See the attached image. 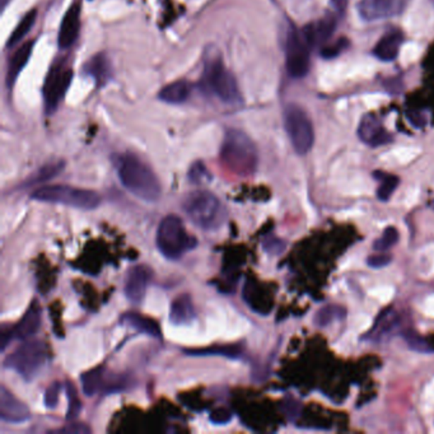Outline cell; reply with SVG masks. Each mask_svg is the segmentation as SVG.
<instances>
[{
  "label": "cell",
  "instance_id": "1",
  "mask_svg": "<svg viewBox=\"0 0 434 434\" xmlns=\"http://www.w3.org/2000/svg\"><path fill=\"white\" fill-rule=\"evenodd\" d=\"M116 172L122 185L135 198L154 203L162 195V186L153 170L133 153H124L115 158Z\"/></svg>",
  "mask_w": 434,
  "mask_h": 434
},
{
  "label": "cell",
  "instance_id": "2",
  "mask_svg": "<svg viewBox=\"0 0 434 434\" xmlns=\"http://www.w3.org/2000/svg\"><path fill=\"white\" fill-rule=\"evenodd\" d=\"M221 160L227 170L237 176L247 177L254 175L259 163L255 143L241 130L230 129L224 135Z\"/></svg>",
  "mask_w": 434,
  "mask_h": 434
},
{
  "label": "cell",
  "instance_id": "3",
  "mask_svg": "<svg viewBox=\"0 0 434 434\" xmlns=\"http://www.w3.org/2000/svg\"><path fill=\"white\" fill-rule=\"evenodd\" d=\"M182 209L192 223L203 230H218L227 219L222 201L206 190L189 192L182 199Z\"/></svg>",
  "mask_w": 434,
  "mask_h": 434
},
{
  "label": "cell",
  "instance_id": "4",
  "mask_svg": "<svg viewBox=\"0 0 434 434\" xmlns=\"http://www.w3.org/2000/svg\"><path fill=\"white\" fill-rule=\"evenodd\" d=\"M156 243L160 254L168 260H179L198 245L197 238L186 232L182 219L175 214H170L160 221Z\"/></svg>",
  "mask_w": 434,
  "mask_h": 434
},
{
  "label": "cell",
  "instance_id": "5",
  "mask_svg": "<svg viewBox=\"0 0 434 434\" xmlns=\"http://www.w3.org/2000/svg\"><path fill=\"white\" fill-rule=\"evenodd\" d=\"M46 362L47 348L45 343L37 339H28L6 358L3 365L4 368L13 370L25 381L30 382L42 372Z\"/></svg>",
  "mask_w": 434,
  "mask_h": 434
},
{
  "label": "cell",
  "instance_id": "6",
  "mask_svg": "<svg viewBox=\"0 0 434 434\" xmlns=\"http://www.w3.org/2000/svg\"><path fill=\"white\" fill-rule=\"evenodd\" d=\"M31 198L41 203L66 205L82 211H93L101 204L98 192L69 185L42 186L31 194Z\"/></svg>",
  "mask_w": 434,
  "mask_h": 434
},
{
  "label": "cell",
  "instance_id": "7",
  "mask_svg": "<svg viewBox=\"0 0 434 434\" xmlns=\"http://www.w3.org/2000/svg\"><path fill=\"white\" fill-rule=\"evenodd\" d=\"M205 87L222 102L228 105H240L243 98L238 88L236 78L230 73L223 63L218 59H213L205 66Z\"/></svg>",
  "mask_w": 434,
  "mask_h": 434
},
{
  "label": "cell",
  "instance_id": "8",
  "mask_svg": "<svg viewBox=\"0 0 434 434\" xmlns=\"http://www.w3.org/2000/svg\"><path fill=\"white\" fill-rule=\"evenodd\" d=\"M284 128L297 153L305 156L312 149L315 144L312 122L298 105L291 103L284 110Z\"/></svg>",
  "mask_w": 434,
  "mask_h": 434
},
{
  "label": "cell",
  "instance_id": "9",
  "mask_svg": "<svg viewBox=\"0 0 434 434\" xmlns=\"http://www.w3.org/2000/svg\"><path fill=\"white\" fill-rule=\"evenodd\" d=\"M311 64V46L308 45L302 33L292 28L288 33L286 44V65L288 74L300 79L306 77Z\"/></svg>",
  "mask_w": 434,
  "mask_h": 434
},
{
  "label": "cell",
  "instance_id": "10",
  "mask_svg": "<svg viewBox=\"0 0 434 434\" xmlns=\"http://www.w3.org/2000/svg\"><path fill=\"white\" fill-rule=\"evenodd\" d=\"M71 79H73V71L66 68L64 64L54 65L50 69L42 88L47 115H52L58 110L59 105L63 101L71 87Z\"/></svg>",
  "mask_w": 434,
  "mask_h": 434
},
{
  "label": "cell",
  "instance_id": "11",
  "mask_svg": "<svg viewBox=\"0 0 434 434\" xmlns=\"http://www.w3.org/2000/svg\"><path fill=\"white\" fill-rule=\"evenodd\" d=\"M406 0H359L358 13L367 22L387 20L401 13Z\"/></svg>",
  "mask_w": 434,
  "mask_h": 434
},
{
  "label": "cell",
  "instance_id": "12",
  "mask_svg": "<svg viewBox=\"0 0 434 434\" xmlns=\"http://www.w3.org/2000/svg\"><path fill=\"white\" fill-rule=\"evenodd\" d=\"M151 279L152 269L147 265H135L129 269L124 283V293L130 303L139 305L144 300Z\"/></svg>",
  "mask_w": 434,
  "mask_h": 434
},
{
  "label": "cell",
  "instance_id": "13",
  "mask_svg": "<svg viewBox=\"0 0 434 434\" xmlns=\"http://www.w3.org/2000/svg\"><path fill=\"white\" fill-rule=\"evenodd\" d=\"M357 133L359 139L372 148L386 146L394 141L392 135L389 134L380 117L375 114H365L360 119Z\"/></svg>",
  "mask_w": 434,
  "mask_h": 434
},
{
  "label": "cell",
  "instance_id": "14",
  "mask_svg": "<svg viewBox=\"0 0 434 434\" xmlns=\"http://www.w3.org/2000/svg\"><path fill=\"white\" fill-rule=\"evenodd\" d=\"M30 410L25 402L20 401L6 387L0 389V418L6 423L20 424L30 419Z\"/></svg>",
  "mask_w": 434,
  "mask_h": 434
},
{
  "label": "cell",
  "instance_id": "15",
  "mask_svg": "<svg viewBox=\"0 0 434 434\" xmlns=\"http://www.w3.org/2000/svg\"><path fill=\"white\" fill-rule=\"evenodd\" d=\"M81 31V3L71 4L65 12L59 30L58 42L60 49H69L77 41Z\"/></svg>",
  "mask_w": 434,
  "mask_h": 434
},
{
  "label": "cell",
  "instance_id": "16",
  "mask_svg": "<svg viewBox=\"0 0 434 434\" xmlns=\"http://www.w3.org/2000/svg\"><path fill=\"white\" fill-rule=\"evenodd\" d=\"M41 326V308L36 300H33V305L28 307L23 317L14 326H11V336L12 340H20L25 341L33 338L39 332Z\"/></svg>",
  "mask_w": 434,
  "mask_h": 434
},
{
  "label": "cell",
  "instance_id": "17",
  "mask_svg": "<svg viewBox=\"0 0 434 434\" xmlns=\"http://www.w3.org/2000/svg\"><path fill=\"white\" fill-rule=\"evenodd\" d=\"M335 28H336V17L334 14H327L322 20L303 27L300 33L308 42V45L312 49L315 46L327 42V40L332 37Z\"/></svg>",
  "mask_w": 434,
  "mask_h": 434
},
{
  "label": "cell",
  "instance_id": "18",
  "mask_svg": "<svg viewBox=\"0 0 434 434\" xmlns=\"http://www.w3.org/2000/svg\"><path fill=\"white\" fill-rule=\"evenodd\" d=\"M402 41H404V35L401 31L391 30L378 40L372 52L381 61H392L397 58L400 52Z\"/></svg>",
  "mask_w": 434,
  "mask_h": 434
},
{
  "label": "cell",
  "instance_id": "19",
  "mask_svg": "<svg viewBox=\"0 0 434 434\" xmlns=\"http://www.w3.org/2000/svg\"><path fill=\"white\" fill-rule=\"evenodd\" d=\"M170 322L173 325H189L195 319V307L192 302V295L187 293L180 294L171 303Z\"/></svg>",
  "mask_w": 434,
  "mask_h": 434
},
{
  "label": "cell",
  "instance_id": "20",
  "mask_svg": "<svg viewBox=\"0 0 434 434\" xmlns=\"http://www.w3.org/2000/svg\"><path fill=\"white\" fill-rule=\"evenodd\" d=\"M84 73L92 78L97 86L102 87L112 78V65L109 57L103 52L97 54L84 65Z\"/></svg>",
  "mask_w": 434,
  "mask_h": 434
},
{
  "label": "cell",
  "instance_id": "21",
  "mask_svg": "<svg viewBox=\"0 0 434 434\" xmlns=\"http://www.w3.org/2000/svg\"><path fill=\"white\" fill-rule=\"evenodd\" d=\"M33 47H35V40L27 41L25 44H22L18 50L12 55V58L9 59L7 71V86L9 88L13 87L20 71H23L28 64V60L33 55Z\"/></svg>",
  "mask_w": 434,
  "mask_h": 434
},
{
  "label": "cell",
  "instance_id": "22",
  "mask_svg": "<svg viewBox=\"0 0 434 434\" xmlns=\"http://www.w3.org/2000/svg\"><path fill=\"white\" fill-rule=\"evenodd\" d=\"M122 324L128 325L136 332L148 335L151 338H162V332L158 322L153 319H149L147 316H143L141 313L128 312L122 316Z\"/></svg>",
  "mask_w": 434,
  "mask_h": 434
},
{
  "label": "cell",
  "instance_id": "23",
  "mask_svg": "<svg viewBox=\"0 0 434 434\" xmlns=\"http://www.w3.org/2000/svg\"><path fill=\"white\" fill-rule=\"evenodd\" d=\"M186 356L192 357H225L228 359H238L242 356V345L240 344H225L213 345L206 348H192V349H182Z\"/></svg>",
  "mask_w": 434,
  "mask_h": 434
},
{
  "label": "cell",
  "instance_id": "24",
  "mask_svg": "<svg viewBox=\"0 0 434 434\" xmlns=\"http://www.w3.org/2000/svg\"><path fill=\"white\" fill-rule=\"evenodd\" d=\"M401 319L399 316V313L395 312L394 310L389 311H383L380 317L377 319L376 324L372 327V330L368 332V336L370 340H377L381 341L386 336L391 335L395 332L396 329L400 326Z\"/></svg>",
  "mask_w": 434,
  "mask_h": 434
},
{
  "label": "cell",
  "instance_id": "25",
  "mask_svg": "<svg viewBox=\"0 0 434 434\" xmlns=\"http://www.w3.org/2000/svg\"><path fill=\"white\" fill-rule=\"evenodd\" d=\"M192 95V86L186 81H177L173 83L167 84L158 93L160 100L163 102L172 103V105H180L189 100Z\"/></svg>",
  "mask_w": 434,
  "mask_h": 434
},
{
  "label": "cell",
  "instance_id": "26",
  "mask_svg": "<svg viewBox=\"0 0 434 434\" xmlns=\"http://www.w3.org/2000/svg\"><path fill=\"white\" fill-rule=\"evenodd\" d=\"M36 20H37V11L36 9L28 11L14 28L11 37L8 39L7 47H13L17 44H20V41L25 39L28 33L33 30Z\"/></svg>",
  "mask_w": 434,
  "mask_h": 434
},
{
  "label": "cell",
  "instance_id": "27",
  "mask_svg": "<svg viewBox=\"0 0 434 434\" xmlns=\"http://www.w3.org/2000/svg\"><path fill=\"white\" fill-rule=\"evenodd\" d=\"M373 176L380 182V185L377 187V198L380 201H389L400 184V179L395 175L383 171H376L373 173Z\"/></svg>",
  "mask_w": 434,
  "mask_h": 434
},
{
  "label": "cell",
  "instance_id": "28",
  "mask_svg": "<svg viewBox=\"0 0 434 434\" xmlns=\"http://www.w3.org/2000/svg\"><path fill=\"white\" fill-rule=\"evenodd\" d=\"M345 316H346V310L344 307L339 306V305H329V306L322 307L316 312L313 324L319 329H324L326 326L332 325L335 321L344 319Z\"/></svg>",
  "mask_w": 434,
  "mask_h": 434
},
{
  "label": "cell",
  "instance_id": "29",
  "mask_svg": "<svg viewBox=\"0 0 434 434\" xmlns=\"http://www.w3.org/2000/svg\"><path fill=\"white\" fill-rule=\"evenodd\" d=\"M64 167V160L49 162V163H46L41 167L37 172L33 173V176L25 182V186L37 185L41 182H46L49 180L54 179V177L58 176L59 173L63 172Z\"/></svg>",
  "mask_w": 434,
  "mask_h": 434
},
{
  "label": "cell",
  "instance_id": "30",
  "mask_svg": "<svg viewBox=\"0 0 434 434\" xmlns=\"http://www.w3.org/2000/svg\"><path fill=\"white\" fill-rule=\"evenodd\" d=\"M103 367H96L93 370L84 372L81 375V382H82V389L84 395L87 397L96 395L103 385Z\"/></svg>",
  "mask_w": 434,
  "mask_h": 434
},
{
  "label": "cell",
  "instance_id": "31",
  "mask_svg": "<svg viewBox=\"0 0 434 434\" xmlns=\"http://www.w3.org/2000/svg\"><path fill=\"white\" fill-rule=\"evenodd\" d=\"M402 336L405 339L406 344L410 349L419 353H433L434 345L428 339L423 338L418 332L414 330H405L402 332Z\"/></svg>",
  "mask_w": 434,
  "mask_h": 434
},
{
  "label": "cell",
  "instance_id": "32",
  "mask_svg": "<svg viewBox=\"0 0 434 434\" xmlns=\"http://www.w3.org/2000/svg\"><path fill=\"white\" fill-rule=\"evenodd\" d=\"M399 230L395 227H387L383 230L382 236L378 237L373 243V249L377 252H386L399 242Z\"/></svg>",
  "mask_w": 434,
  "mask_h": 434
},
{
  "label": "cell",
  "instance_id": "33",
  "mask_svg": "<svg viewBox=\"0 0 434 434\" xmlns=\"http://www.w3.org/2000/svg\"><path fill=\"white\" fill-rule=\"evenodd\" d=\"M66 397H68V411H66V421H74L82 410V402L79 401L76 386L71 382L65 385Z\"/></svg>",
  "mask_w": 434,
  "mask_h": 434
},
{
  "label": "cell",
  "instance_id": "34",
  "mask_svg": "<svg viewBox=\"0 0 434 434\" xmlns=\"http://www.w3.org/2000/svg\"><path fill=\"white\" fill-rule=\"evenodd\" d=\"M189 180L192 184L201 185V184L211 182V175L208 171V168L205 167L204 163L198 160V162L192 163V166L189 170Z\"/></svg>",
  "mask_w": 434,
  "mask_h": 434
},
{
  "label": "cell",
  "instance_id": "35",
  "mask_svg": "<svg viewBox=\"0 0 434 434\" xmlns=\"http://www.w3.org/2000/svg\"><path fill=\"white\" fill-rule=\"evenodd\" d=\"M348 47H349V40L339 39L336 42H334L332 45L324 46V49L321 50V55H322V58L325 59L336 58Z\"/></svg>",
  "mask_w": 434,
  "mask_h": 434
},
{
  "label": "cell",
  "instance_id": "36",
  "mask_svg": "<svg viewBox=\"0 0 434 434\" xmlns=\"http://www.w3.org/2000/svg\"><path fill=\"white\" fill-rule=\"evenodd\" d=\"M60 391H61V383L55 381L52 382L45 391V395H44V404L47 409H55L58 406L59 396H60Z\"/></svg>",
  "mask_w": 434,
  "mask_h": 434
},
{
  "label": "cell",
  "instance_id": "37",
  "mask_svg": "<svg viewBox=\"0 0 434 434\" xmlns=\"http://www.w3.org/2000/svg\"><path fill=\"white\" fill-rule=\"evenodd\" d=\"M262 246L266 252H270L273 255H279L283 252V250L286 249V242L283 240H279L274 236H269L268 238L264 240Z\"/></svg>",
  "mask_w": 434,
  "mask_h": 434
},
{
  "label": "cell",
  "instance_id": "38",
  "mask_svg": "<svg viewBox=\"0 0 434 434\" xmlns=\"http://www.w3.org/2000/svg\"><path fill=\"white\" fill-rule=\"evenodd\" d=\"M52 433H64V434H88L92 432L88 426H86L83 423H71L65 426L64 428H59L55 430H50Z\"/></svg>",
  "mask_w": 434,
  "mask_h": 434
},
{
  "label": "cell",
  "instance_id": "39",
  "mask_svg": "<svg viewBox=\"0 0 434 434\" xmlns=\"http://www.w3.org/2000/svg\"><path fill=\"white\" fill-rule=\"evenodd\" d=\"M392 262V256L387 255L386 252H380L377 255H372L367 259V265L370 268L382 269Z\"/></svg>",
  "mask_w": 434,
  "mask_h": 434
},
{
  "label": "cell",
  "instance_id": "40",
  "mask_svg": "<svg viewBox=\"0 0 434 434\" xmlns=\"http://www.w3.org/2000/svg\"><path fill=\"white\" fill-rule=\"evenodd\" d=\"M211 421L214 424H225L230 421V414L224 409H218L211 415Z\"/></svg>",
  "mask_w": 434,
  "mask_h": 434
},
{
  "label": "cell",
  "instance_id": "41",
  "mask_svg": "<svg viewBox=\"0 0 434 434\" xmlns=\"http://www.w3.org/2000/svg\"><path fill=\"white\" fill-rule=\"evenodd\" d=\"M12 341L11 336V326H1V332H0V344H1V351L7 349L8 344Z\"/></svg>",
  "mask_w": 434,
  "mask_h": 434
},
{
  "label": "cell",
  "instance_id": "42",
  "mask_svg": "<svg viewBox=\"0 0 434 434\" xmlns=\"http://www.w3.org/2000/svg\"><path fill=\"white\" fill-rule=\"evenodd\" d=\"M284 410H286V413L289 415V418H291V419H294V416H295V415H298L297 413H298V410H300V404L291 399V401L286 404V408H284Z\"/></svg>",
  "mask_w": 434,
  "mask_h": 434
},
{
  "label": "cell",
  "instance_id": "43",
  "mask_svg": "<svg viewBox=\"0 0 434 434\" xmlns=\"http://www.w3.org/2000/svg\"><path fill=\"white\" fill-rule=\"evenodd\" d=\"M345 3H346V0H332V4L336 7L339 13H341L344 11Z\"/></svg>",
  "mask_w": 434,
  "mask_h": 434
},
{
  "label": "cell",
  "instance_id": "44",
  "mask_svg": "<svg viewBox=\"0 0 434 434\" xmlns=\"http://www.w3.org/2000/svg\"><path fill=\"white\" fill-rule=\"evenodd\" d=\"M9 3H11V0H0V11H1V12H4Z\"/></svg>",
  "mask_w": 434,
  "mask_h": 434
},
{
  "label": "cell",
  "instance_id": "45",
  "mask_svg": "<svg viewBox=\"0 0 434 434\" xmlns=\"http://www.w3.org/2000/svg\"><path fill=\"white\" fill-rule=\"evenodd\" d=\"M432 208H433V211H434V200H433V203H432Z\"/></svg>",
  "mask_w": 434,
  "mask_h": 434
}]
</instances>
